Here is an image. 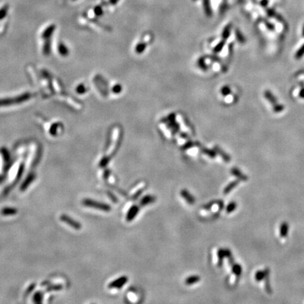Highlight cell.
Wrapping results in <instances>:
<instances>
[{
  "instance_id": "obj_1",
  "label": "cell",
  "mask_w": 304,
  "mask_h": 304,
  "mask_svg": "<svg viewBox=\"0 0 304 304\" xmlns=\"http://www.w3.org/2000/svg\"><path fill=\"white\" fill-rule=\"evenodd\" d=\"M83 205L86 206L92 207V208L99 209V210L103 211H110L111 209V208L110 206H109L108 204H105V203H100V202L94 201V200H92V199L83 200Z\"/></svg>"
},
{
  "instance_id": "obj_2",
  "label": "cell",
  "mask_w": 304,
  "mask_h": 304,
  "mask_svg": "<svg viewBox=\"0 0 304 304\" xmlns=\"http://www.w3.org/2000/svg\"><path fill=\"white\" fill-rule=\"evenodd\" d=\"M60 220L62 222H63V223L68 224V225H69V226L75 229V230H80V229L81 228L80 223L75 221V220H74L73 219H72L71 218L66 216V215H61V216H60Z\"/></svg>"
},
{
  "instance_id": "obj_3",
  "label": "cell",
  "mask_w": 304,
  "mask_h": 304,
  "mask_svg": "<svg viewBox=\"0 0 304 304\" xmlns=\"http://www.w3.org/2000/svg\"><path fill=\"white\" fill-rule=\"evenodd\" d=\"M127 282V277H126L123 276L121 277L118 278V279L114 280V282H111L109 285V288L110 289H120L123 287V285H125L126 282Z\"/></svg>"
},
{
  "instance_id": "obj_4",
  "label": "cell",
  "mask_w": 304,
  "mask_h": 304,
  "mask_svg": "<svg viewBox=\"0 0 304 304\" xmlns=\"http://www.w3.org/2000/svg\"><path fill=\"white\" fill-rule=\"evenodd\" d=\"M138 211H139V207L137 206H132V208L130 209V211H128V213H127V217H126V219L127 221L128 222L132 221V220L134 218V217L137 216Z\"/></svg>"
},
{
  "instance_id": "obj_5",
  "label": "cell",
  "mask_w": 304,
  "mask_h": 304,
  "mask_svg": "<svg viewBox=\"0 0 304 304\" xmlns=\"http://www.w3.org/2000/svg\"><path fill=\"white\" fill-rule=\"evenodd\" d=\"M181 194H182V196H183V197L184 198V199L186 200V201L188 202L189 204H194V201H195V200H194V197H193L192 195H191V194H189V193L187 192V190H183V191H182Z\"/></svg>"
},
{
  "instance_id": "obj_6",
  "label": "cell",
  "mask_w": 304,
  "mask_h": 304,
  "mask_svg": "<svg viewBox=\"0 0 304 304\" xmlns=\"http://www.w3.org/2000/svg\"><path fill=\"white\" fill-rule=\"evenodd\" d=\"M34 175L33 174L30 175H29L28 177L25 179L24 183L22 184V185L21 187V190H25V189L29 186V185L32 183V180H34Z\"/></svg>"
},
{
  "instance_id": "obj_7",
  "label": "cell",
  "mask_w": 304,
  "mask_h": 304,
  "mask_svg": "<svg viewBox=\"0 0 304 304\" xmlns=\"http://www.w3.org/2000/svg\"><path fill=\"white\" fill-rule=\"evenodd\" d=\"M17 212L18 211L14 208H4L1 211V214L4 216H14Z\"/></svg>"
},
{
  "instance_id": "obj_8",
  "label": "cell",
  "mask_w": 304,
  "mask_h": 304,
  "mask_svg": "<svg viewBox=\"0 0 304 304\" xmlns=\"http://www.w3.org/2000/svg\"><path fill=\"white\" fill-rule=\"evenodd\" d=\"M154 201H155V198H154V196L149 195V196H144V197L143 199L141 200V201H140V204H141V206H146V205H148L149 203H153Z\"/></svg>"
},
{
  "instance_id": "obj_9",
  "label": "cell",
  "mask_w": 304,
  "mask_h": 304,
  "mask_svg": "<svg viewBox=\"0 0 304 304\" xmlns=\"http://www.w3.org/2000/svg\"><path fill=\"white\" fill-rule=\"evenodd\" d=\"M200 280V277L199 276H192L189 277L187 278V279L185 280V284L187 285H193V284L198 282Z\"/></svg>"
},
{
  "instance_id": "obj_10",
  "label": "cell",
  "mask_w": 304,
  "mask_h": 304,
  "mask_svg": "<svg viewBox=\"0 0 304 304\" xmlns=\"http://www.w3.org/2000/svg\"><path fill=\"white\" fill-rule=\"evenodd\" d=\"M237 184H238V182L237 181L232 182V183H231L229 184V185L227 186L226 188H225V189H224V194H228V193L230 192V191L232 190V189L234 188V187H235L236 185H237Z\"/></svg>"
},
{
  "instance_id": "obj_11",
  "label": "cell",
  "mask_w": 304,
  "mask_h": 304,
  "mask_svg": "<svg viewBox=\"0 0 304 304\" xmlns=\"http://www.w3.org/2000/svg\"><path fill=\"white\" fill-rule=\"evenodd\" d=\"M241 267H240V265H238V264H236V265L233 266V268H232L233 273H234V274L237 277L239 276L240 274H241Z\"/></svg>"
},
{
  "instance_id": "obj_12",
  "label": "cell",
  "mask_w": 304,
  "mask_h": 304,
  "mask_svg": "<svg viewBox=\"0 0 304 304\" xmlns=\"http://www.w3.org/2000/svg\"><path fill=\"white\" fill-rule=\"evenodd\" d=\"M236 206V203H234V202H232V203H230V204L227 206V213H230L232 212V211H234V209H235Z\"/></svg>"
},
{
  "instance_id": "obj_13",
  "label": "cell",
  "mask_w": 304,
  "mask_h": 304,
  "mask_svg": "<svg viewBox=\"0 0 304 304\" xmlns=\"http://www.w3.org/2000/svg\"><path fill=\"white\" fill-rule=\"evenodd\" d=\"M232 172V173L234 174V175H235L236 177L239 178H240V179H243L244 178V176L241 174V172H239V171L238 170H236V169L233 170Z\"/></svg>"
},
{
  "instance_id": "obj_14",
  "label": "cell",
  "mask_w": 304,
  "mask_h": 304,
  "mask_svg": "<svg viewBox=\"0 0 304 304\" xmlns=\"http://www.w3.org/2000/svg\"><path fill=\"white\" fill-rule=\"evenodd\" d=\"M62 289V287L61 285H54L52 287H50L47 289V291H52V290H60Z\"/></svg>"
},
{
  "instance_id": "obj_15",
  "label": "cell",
  "mask_w": 304,
  "mask_h": 304,
  "mask_svg": "<svg viewBox=\"0 0 304 304\" xmlns=\"http://www.w3.org/2000/svg\"><path fill=\"white\" fill-rule=\"evenodd\" d=\"M304 54V45L303 47H301V49H300L298 51L297 54H296V58H301L302 56H303Z\"/></svg>"
},
{
  "instance_id": "obj_16",
  "label": "cell",
  "mask_w": 304,
  "mask_h": 304,
  "mask_svg": "<svg viewBox=\"0 0 304 304\" xmlns=\"http://www.w3.org/2000/svg\"><path fill=\"white\" fill-rule=\"evenodd\" d=\"M303 35L304 36V27H303Z\"/></svg>"
}]
</instances>
